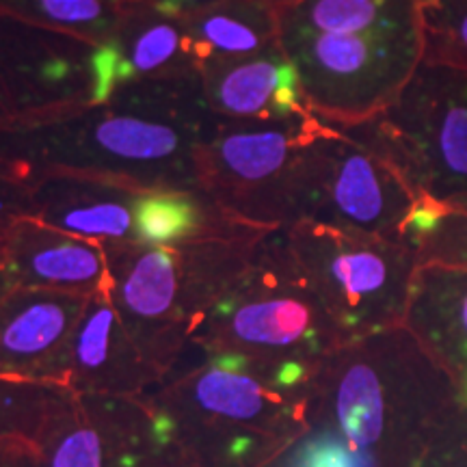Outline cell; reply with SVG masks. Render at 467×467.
Listing matches in <instances>:
<instances>
[{"instance_id": "obj_3", "label": "cell", "mask_w": 467, "mask_h": 467, "mask_svg": "<svg viewBox=\"0 0 467 467\" xmlns=\"http://www.w3.org/2000/svg\"><path fill=\"white\" fill-rule=\"evenodd\" d=\"M317 366L206 355L150 392L171 431L180 467L273 463L309 431Z\"/></svg>"}, {"instance_id": "obj_27", "label": "cell", "mask_w": 467, "mask_h": 467, "mask_svg": "<svg viewBox=\"0 0 467 467\" xmlns=\"http://www.w3.org/2000/svg\"><path fill=\"white\" fill-rule=\"evenodd\" d=\"M411 467H467V413L443 424Z\"/></svg>"}, {"instance_id": "obj_25", "label": "cell", "mask_w": 467, "mask_h": 467, "mask_svg": "<svg viewBox=\"0 0 467 467\" xmlns=\"http://www.w3.org/2000/svg\"><path fill=\"white\" fill-rule=\"evenodd\" d=\"M422 63L467 74V0H418Z\"/></svg>"}, {"instance_id": "obj_2", "label": "cell", "mask_w": 467, "mask_h": 467, "mask_svg": "<svg viewBox=\"0 0 467 467\" xmlns=\"http://www.w3.org/2000/svg\"><path fill=\"white\" fill-rule=\"evenodd\" d=\"M459 411L451 379L402 325L337 347L309 383V429L358 467H411Z\"/></svg>"}, {"instance_id": "obj_10", "label": "cell", "mask_w": 467, "mask_h": 467, "mask_svg": "<svg viewBox=\"0 0 467 467\" xmlns=\"http://www.w3.org/2000/svg\"><path fill=\"white\" fill-rule=\"evenodd\" d=\"M320 124L314 113L284 121L219 119L195 151L197 189L234 223L282 230L285 182Z\"/></svg>"}, {"instance_id": "obj_29", "label": "cell", "mask_w": 467, "mask_h": 467, "mask_svg": "<svg viewBox=\"0 0 467 467\" xmlns=\"http://www.w3.org/2000/svg\"><path fill=\"white\" fill-rule=\"evenodd\" d=\"M266 467H323V463L309 452V448L303 443V440H299L295 446H290L288 451L268 463Z\"/></svg>"}, {"instance_id": "obj_15", "label": "cell", "mask_w": 467, "mask_h": 467, "mask_svg": "<svg viewBox=\"0 0 467 467\" xmlns=\"http://www.w3.org/2000/svg\"><path fill=\"white\" fill-rule=\"evenodd\" d=\"M0 279L5 288H37L110 299L113 279L107 249L57 230L42 219L22 217L0 249Z\"/></svg>"}, {"instance_id": "obj_11", "label": "cell", "mask_w": 467, "mask_h": 467, "mask_svg": "<svg viewBox=\"0 0 467 467\" xmlns=\"http://www.w3.org/2000/svg\"><path fill=\"white\" fill-rule=\"evenodd\" d=\"M35 443L42 467H180L171 431L150 394L67 392Z\"/></svg>"}, {"instance_id": "obj_28", "label": "cell", "mask_w": 467, "mask_h": 467, "mask_svg": "<svg viewBox=\"0 0 467 467\" xmlns=\"http://www.w3.org/2000/svg\"><path fill=\"white\" fill-rule=\"evenodd\" d=\"M0 467H42L37 443L25 437H0Z\"/></svg>"}, {"instance_id": "obj_16", "label": "cell", "mask_w": 467, "mask_h": 467, "mask_svg": "<svg viewBox=\"0 0 467 467\" xmlns=\"http://www.w3.org/2000/svg\"><path fill=\"white\" fill-rule=\"evenodd\" d=\"M165 375L128 334L110 299H89L69 347L66 388L78 396H148Z\"/></svg>"}, {"instance_id": "obj_26", "label": "cell", "mask_w": 467, "mask_h": 467, "mask_svg": "<svg viewBox=\"0 0 467 467\" xmlns=\"http://www.w3.org/2000/svg\"><path fill=\"white\" fill-rule=\"evenodd\" d=\"M39 175L25 162L0 159V249L11 227L33 214V189Z\"/></svg>"}, {"instance_id": "obj_8", "label": "cell", "mask_w": 467, "mask_h": 467, "mask_svg": "<svg viewBox=\"0 0 467 467\" xmlns=\"http://www.w3.org/2000/svg\"><path fill=\"white\" fill-rule=\"evenodd\" d=\"M284 230L290 254L344 342L402 325L418 271L411 247L307 221Z\"/></svg>"}, {"instance_id": "obj_14", "label": "cell", "mask_w": 467, "mask_h": 467, "mask_svg": "<svg viewBox=\"0 0 467 467\" xmlns=\"http://www.w3.org/2000/svg\"><path fill=\"white\" fill-rule=\"evenodd\" d=\"M200 74L182 16L150 0H128L119 26L93 50V100L104 104L115 91L154 78Z\"/></svg>"}, {"instance_id": "obj_7", "label": "cell", "mask_w": 467, "mask_h": 467, "mask_svg": "<svg viewBox=\"0 0 467 467\" xmlns=\"http://www.w3.org/2000/svg\"><path fill=\"white\" fill-rule=\"evenodd\" d=\"M279 46L307 107L336 126H361L392 107L422 66V22L375 31L312 33L279 26Z\"/></svg>"}, {"instance_id": "obj_17", "label": "cell", "mask_w": 467, "mask_h": 467, "mask_svg": "<svg viewBox=\"0 0 467 467\" xmlns=\"http://www.w3.org/2000/svg\"><path fill=\"white\" fill-rule=\"evenodd\" d=\"M200 78L219 119L284 121L312 115L299 74L282 46L254 57L203 63Z\"/></svg>"}, {"instance_id": "obj_4", "label": "cell", "mask_w": 467, "mask_h": 467, "mask_svg": "<svg viewBox=\"0 0 467 467\" xmlns=\"http://www.w3.org/2000/svg\"><path fill=\"white\" fill-rule=\"evenodd\" d=\"M273 230L234 225L175 247L107 243L110 301L143 355L169 377Z\"/></svg>"}, {"instance_id": "obj_9", "label": "cell", "mask_w": 467, "mask_h": 467, "mask_svg": "<svg viewBox=\"0 0 467 467\" xmlns=\"http://www.w3.org/2000/svg\"><path fill=\"white\" fill-rule=\"evenodd\" d=\"M418 195L467 203V74L420 66L392 107L361 124Z\"/></svg>"}, {"instance_id": "obj_21", "label": "cell", "mask_w": 467, "mask_h": 467, "mask_svg": "<svg viewBox=\"0 0 467 467\" xmlns=\"http://www.w3.org/2000/svg\"><path fill=\"white\" fill-rule=\"evenodd\" d=\"M238 225L197 189H151L134 200L137 243L175 247Z\"/></svg>"}, {"instance_id": "obj_5", "label": "cell", "mask_w": 467, "mask_h": 467, "mask_svg": "<svg viewBox=\"0 0 467 467\" xmlns=\"http://www.w3.org/2000/svg\"><path fill=\"white\" fill-rule=\"evenodd\" d=\"M344 337L290 254L285 230L266 234L254 260L192 337L203 355L317 366Z\"/></svg>"}, {"instance_id": "obj_6", "label": "cell", "mask_w": 467, "mask_h": 467, "mask_svg": "<svg viewBox=\"0 0 467 467\" xmlns=\"http://www.w3.org/2000/svg\"><path fill=\"white\" fill-rule=\"evenodd\" d=\"M416 202L413 186L361 126L323 119L285 182V227L307 221L402 243Z\"/></svg>"}, {"instance_id": "obj_24", "label": "cell", "mask_w": 467, "mask_h": 467, "mask_svg": "<svg viewBox=\"0 0 467 467\" xmlns=\"http://www.w3.org/2000/svg\"><path fill=\"white\" fill-rule=\"evenodd\" d=\"M67 388L57 383L0 377V437H25L37 441Z\"/></svg>"}, {"instance_id": "obj_20", "label": "cell", "mask_w": 467, "mask_h": 467, "mask_svg": "<svg viewBox=\"0 0 467 467\" xmlns=\"http://www.w3.org/2000/svg\"><path fill=\"white\" fill-rule=\"evenodd\" d=\"M182 22L200 67L279 46V14L271 0H217L182 16Z\"/></svg>"}, {"instance_id": "obj_18", "label": "cell", "mask_w": 467, "mask_h": 467, "mask_svg": "<svg viewBox=\"0 0 467 467\" xmlns=\"http://www.w3.org/2000/svg\"><path fill=\"white\" fill-rule=\"evenodd\" d=\"M402 327L451 379L467 413V268L418 266Z\"/></svg>"}, {"instance_id": "obj_30", "label": "cell", "mask_w": 467, "mask_h": 467, "mask_svg": "<svg viewBox=\"0 0 467 467\" xmlns=\"http://www.w3.org/2000/svg\"><path fill=\"white\" fill-rule=\"evenodd\" d=\"M150 3H154L156 7L171 16H189L210 3H217V0H150Z\"/></svg>"}, {"instance_id": "obj_12", "label": "cell", "mask_w": 467, "mask_h": 467, "mask_svg": "<svg viewBox=\"0 0 467 467\" xmlns=\"http://www.w3.org/2000/svg\"><path fill=\"white\" fill-rule=\"evenodd\" d=\"M96 46L0 16V85L20 115L39 124L89 107Z\"/></svg>"}, {"instance_id": "obj_13", "label": "cell", "mask_w": 467, "mask_h": 467, "mask_svg": "<svg viewBox=\"0 0 467 467\" xmlns=\"http://www.w3.org/2000/svg\"><path fill=\"white\" fill-rule=\"evenodd\" d=\"M89 299L37 288L0 292V377L66 388L69 347Z\"/></svg>"}, {"instance_id": "obj_1", "label": "cell", "mask_w": 467, "mask_h": 467, "mask_svg": "<svg viewBox=\"0 0 467 467\" xmlns=\"http://www.w3.org/2000/svg\"><path fill=\"white\" fill-rule=\"evenodd\" d=\"M217 124L200 74L143 80L104 104L7 128L16 137L7 161L25 162L39 178L78 173L141 191L197 189L195 151Z\"/></svg>"}, {"instance_id": "obj_22", "label": "cell", "mask_w": 467, "mask_h": 467, "mask_svg": "<svg viewBox=\"0 0 467 467\" xmlns=\"http://www.w3.org/2000/svg\"><path fill=\"white\" fill-rule=\"evenodd\" d=\"M126 3L128 0H0V16L100 46L119 26Z\"/></svg>"}, {"instance_id": "obj_23", "label": "cell", "mask_w": 467, "mask_h": 467, "mask_svg": "<svg viewBox=\"0 0 467 467\" xmlns=\"http://www.w3.org/2000/svg\"><path fill=\"white\" fill-rule=\"evenodd\" d=\"M402 243L413 249L418 266L467 268V203L452 206L418 195L402 230Z\"/></svg>"}, {"instance_id": "obj_31", "label": "cell", "mask_w": 467, "mask_h": 467, "mask_svg": "<svg viewBox=\"0 0 467 467\" xmlns=\"http://www.w3.org/2000/svg\"><path fill=\"white\" fill-rule=\"evenodd\" d=\"M273 5H275L277 9H282V7H288V5H292V3H296V0H271Z\"/></svg>"}, {"instance_id": "obj_19", "label": "cell", "mask_w": 467, "mask_h": 467, "mask_svg": "<svg viewBox=\"0 0 467 467\" xmlns=\"http://www.w3.org/2000/svg\"><path fill=\"white\" fill-rule=\"evenodd\" d=\"M141 189L78 173H48L35 182L33 217L96 243H137L134 200Z\"/></svg>"}]
</instances>
